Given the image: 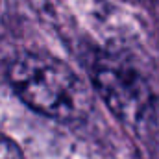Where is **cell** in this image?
<instances>
[{
	"mask_svg": "<svg viewBox=\"0 0 159 159\" xmlns=\"http://www.w3.org/2000/svg\"><path fill=\"white\" fill-rule=\"evenodd\" d=\"M7 78L20 100L48 119L78 122L93 109V93L87 83L54 56L20 54L11 63Z\"/></svg>",
	"mask_w": 159,
	"mask_h": 159,
	"instance_id": "cell-1",
	"label": "cell"
},
{
	"mask_svg": "<svg viewBox=\"0 0 159 159\" xmlns=\"http://www.w3.org/2000/svg\"><path fill=\"white\" fill-rule=\"evenodd\" d=\"M93 81L107 107L126 122H139L152 104V93L144 80L119 63H100Z\"/></svg>",
	"mask_w": 159,
	"mask_h": 159,
	"instance_id": "cell-2",
	"label": "cell"
},
{
	"mask_svg": "<svg viewBox=\"0 0 159 159\" xmlns=\"http://www.w3.org/2000/svg\"><path fill=\"white\" fill-rule=\"evenodd\" d=\"M0 159H24L20 148L6 135L0 133Z\"/></svg>",
	"mask_w": 159,
	"mask_h": 159,
	"instance_id": "cell-3",
	"label": "cell"
}]
</instances>
